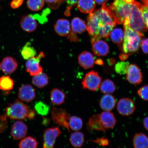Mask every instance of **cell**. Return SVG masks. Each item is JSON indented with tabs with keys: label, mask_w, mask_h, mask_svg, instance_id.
Listing matches in <instances>:
<instances>
[{
	"label": "cell",
	"mask_w": 148,
	"mask_h": 148,
	"mask_svg": "<svg viewBox=\"0 0 148 148\" xmlns=\"http://www.w3.org/2000/svg\"><path fill=\"white\" fill-rule=\"evenodd\" d=\"M102 5L101 8L88 15L87 18V29L92 36L108 38L116 23L106 4Z\"/></svg>",
	"instance_id": "6da1fadb"
},
{
	"label": "cell",
	"mask_w": 148,
	"mask_h": 148,
	"mask_svg": "<svg viewBox=\"0 0 148 148\" xmlns=\"http://www.w3.org/2000/svg\"><path fill=\"white\" fill-rule=\"evenodd\" d=\"M125 29L123 50L124 53L134 52L138 50L141 44L143 35L129 26L126 20L123 23Z\"/></svg>",
	"instance_id": "7a4b0ae2"
},
{
	"label": "cell",
	"mask_w": 148,
	"mask_h": 148,
	"mask_svg": "<svg viewBox=\"0 0 148 148\" xmlns=\"http://www.w3.org/2000/svg\"><path fill=\"white\" fill-rule=\"evenodd\" d=\"M141 3L135 1L132 12L126 20L130 27L134 30L143 35L147 30L142 17L140 5Z\"/></svg>",
	"instance_id": "3957f363"
},
{
	"label": "cell",
	"mask_w": 148,
	"mask_h": 148,
	"mask_svg": "<svg viewBox=\"0 0 148 148\" xmlns=\"http://www.w3.org/2000/svg\"><path fill=\"white\" fill-rule=\"evenodd\" d=\"M29 110V107L23 102L16 99L7 107L5 114L11 119H25L27 118Z\"/></svg>",
	"instance_id": "277c9868"
},
{
	"label": "cell",
	"mask_w": 148,
	"mask_h": 148,
	"mask_svg": "<svg viewBox=\"0 0 148 148\" xmlns=\"http://www.w3.org/2000/svg\"><path fill=\"white\" fill-rule=\"evenodd\" d=\"M51 112L52 119L53 123L66 128L70 132L69 122L71 115L65 109L54 107Z\"/></svg>",
	"instance_id": "5b68a950"
},
{
	"label": "cell",
	"mask_w": 148,
	"mask_h": 148,
	"mask_svg": "<svg viewBox=\"0 0 148 148\" xmlns=\"http://www.w3.org/2000/svg\"><path fill=\"white\" fill-rule=\"evenodd\" d=\"M101 81V77L97 72L92 70L86 73L83 79V88L90 91H96L99 88Z\"/></svg>",
	"instance_id": "8992f818"
},
{
	"label": "cell",
	"mask_w": 148,
	"mask_h": 148,
	"mask_svg": "<svg viewBox=\"0 0 148 148\" xmlns=\"http://www.w3.org/2000/svg\"><path fill=\"white\" fill-rule=\"evenodd\" d=\"M45 56L43 52H41L37 56L28 60L26 63V70L32 76L38 75L42 73V69L40 64V60L45 57Z\"/></svg>",
	"instance_id": "52a82bcc"
},
{
	"label": "cell",
	"mask_w": 148,
	"mask_h": 148,
	"mask_svg": "<svg viewBox=\"0 0 148 148\" xmlns=\"http://www.w3.org/2000/svg\"><path fill=\"white\" fill-rule=\"evenodd\" d=\"M116 109L121 115L129 116L134 113L136 106L133 100L129 98H123L118 101Z\"/></svg>",
	"instance_id": "ba28073f"
},
{
	"label": "cell",
	"mask_w": 148,
	"mask_h": 148,
	"mask_svg": "<svg viewBox=\"0 0 148 148\" xmlns=\"http://www.w3.org/2000/svg\"><path fill=\"white\" fill-rule=\"evenodd\" d=\"M61 134L60 130L58 127L46 129L44 131L43 134V147L53 148L54 147L56 140Z\"/></svg>",
	"instance_id": "9c48e42d"
},
{
	"label": "cell",
	"mask_w": 148,
	"mask_h": 148,
	"mask_svg": "<svg viewBox=\"0 0 148 148\" xmlns=\"http://www.w3.org/2000/svg\"><path fill=\"white\" fill-rule=\"evenodd\" d=\"M126 79L131 84L138 86L141 84L143 76L141 71L136 65H129L126 72Z\"/></svg>",
	"instance_id": "30bf717a"
},
{
	"label": "cell",
	"mask_w": 148,
	"mask_h": 148,
	"mask_svg": "<svg viewBox=\"0 0 148 148\" xmlns=\"http://www.w3.org/2000/svg\"><path fill=\"white\" fill-rule=\"evenodd\" d=\"M91 42L92 50L94 54L99 56H105L109 51V46L106 42L101 40L100 38L92 36Z\"/></svg>",
	"instance_id": "8fae6325"
},
{
	"label": "cell",
	"mask_w": 148,
	"mask_h": 148,
	"mask_svg": "<svg viewBox=\"0 0 148 148\" xmlns=\"http://www.w3.org/2000/svg\"><path fill=\"white\" fill-rule=\"evenodd\" d=\"M18 96L21 101L30 102L36 97V90L31 85H24L19 88Z\"/></svg>",
	"instance_id": "7c38bea8"
},
{
	"label": "cell",
	"mask_w": 148,
	"mask_h": 148,
	"mask_svg": "<svg viewBox=\"0 0 148 148\" xmlns=\"http://www.w3.org/2000/svg\"><path fill=\"white\" fill-rule=\"evenodd\" d=\"M28 128L26 125L21 121H16L12 125L11 134L14 139L20 140L26 136Z\"/></svg>",
	"instance_id": "4fadbf2b"
},
{
	"label": "cell",
	"mask_w": 148,
	"mask_h": 148,
	"mask_svg": "<svg viewBox=\"0 0 148 148\" xmlns=\"http://www.w3.org/2000/svg\"><path fill=\"white\" fill-rule=\"evenodd\" d=\"M18 67V63L15 59L11 56L5 57L0 63V69L7 75L12 74Z\"/></svg>",
	"instance_id": "5bb4252c"
},
{
	"label": "cell",
	"mask_w": 148,
	"mask_h": 148,
	"mask_svg": "<svg viewBox=\"0 0 148 148\" xmlns=\"http://www.w3.org/2000/svg\"><path fill=\"white\" fill-rule=\"evenodd\" d=\"M32 14L23 16L20 22L22 28L25 32L30 33L36 30L38 24Z\"/></svg>",
	"instance_id": "9a60e30c"
},
{
	"label": "cell",
	"mask_w": 148,
	"mask_h": 148,
	"mask_svg": "<svg viewBox=\"0 0 148 148\" xmlns=\"http://www.w3.org/2000/svg\"><path fill=\"white\" fill-rule=\"evenodd\" d=\"M100 116L101 123L105 129H112L115 126L116 120L114 114L110 111H105L101 112Z\"/></svg>",
	"instance_id": "2e32d148"
},
{
	"label": "cell",
	"mask_w": 148,
	"mask_h": 148,
	"mask_svg": "<svg viewBox=\"0 0 148 148\" xmlns=\"http://www.w3.org/2000/svg\"><path fill=\"white\" fill-rule=\"evenodd\" d=\"M86 129L89 132L94 131L106 132V129L103 127L101 123L100 114H94L90 118L87 123Z\"/></svg>",
	"instance_id": "e0dca14e"
},
{
	"label": "cell",
	"mask_w": 148,
	"mask_h": 148,
	"mask_svg": "<svg viewBox=\"0 0 148 148\" xmlns=\"http://www.w3.org/2000/svg\"><path fill=\"white\" fill-rule=\"evenodd\" d=\"M54 28L56 32L62 36H67L71 31L70 22L66 18H61L57 20Z\"/></svg>",
	"instance_id": "ac0fdd59"
},
{
	"label": "cell",
	"mask_w": 148,
	"mask_h": 148,
	"mask_svg": "<svg viewBox=\"0 0 148 148\" xmlns=\"http://www.w3.org/2000/svg\"><path fill=\"white\" fill-rule=\"evenodd\" d=\"M116 101L114 96L110 94H105L99 101L101 108L104 111H110L115 107Z\"/></svg>",
	"instance_id": "d6986e66"
},
{
	"label": "cell",
	"mask_w": 148,
	"mask_h": 148,
	"mask_svg": "<svg viewBox=\"0 0 148 148\" xmlns=\"http://www.w3.org/2000/svg\"><path fill=\"white\" fill-rule=\"evenodd\" d=\"M79 64L85 69L92 68L95 63L94 58L91 53L84 51L80 53L78 58Z\"/></svg>",
	"instance_id": "ffe728a7"
},
{
	"label": "cell",
	"mask_w": 148,
	"mask_h": 148,
	"mask_svg": "<svg viewBox=\"0 0 148 148\" xmlns=\"http://www.w3.org/2000/svg\"><path fill=\"white\" fill-rule=\"evenodd\" d=\"M77 8L81 12L88 14L93 12L96 7L94 0H78Z\"/></svg>",
	"instance_id": "44dd1931"
},
{
	"label": "cell",
	"mask_w": 148,
	"mask_h": 148,
	"mask_svg": "<svg viewBox=\"0 0 148 148\" xmlns=\"http://www.w3.org/2000/svg\"><path fill=\"white\" fill-rule=\"evenodd\" d=\"M66 95L64 92L59 89L55 88L51 92V102L55 106H59L65 103Z\"/></svg>",
	"instance_id": "7402d4cb"
},
{
	"label": "cell",
	"mask_w": 148,
	"mask_h": 148,
	"mask_svg": "<svg viewBox=\"0 0 148 148\" xmlns=\"http://www.w3.org/2000/svg\"><path fill=\"white\" fill-rule=\"evenodd\" d=\"M133 143L135 148H148V136L143 133H137L133 138Z\"/></svg>",
	"instance_id": "603a6c76"
},
{
	"label": "cell",
	"mask_w": 148,
	"mask_h": 148,
	"mask_svg": "<svg viewBox=\"0 0 148 148\" xmlns=\"http://www.w3.org/2000/svg\"><path fill=\"white\" fill-rule=\"evenodd\" d=\"M72 31L73 32L81 34L84 32L87 29V25L84 20L79 17L73 18L71 22Z\"/></svg>",
	"instance_id": "cb8c5ba5"
},
{
	"label": "cell",
	"mask_w": 148,
	"mask_h": 148,
	"mask_svg": "<svg viewBox=\"0 0 148 148\" xmlns=\"http://www.w3.org/2000/svg\"><path fill=\"white\" fill-rule=\"evenodd\" d=\"M84 140V134L82 132L76 131L70 135V141L74 147L78 148L82 147Z\"/></svg>",
	"instance_id": "d4e9b609"
},
{
	"label": "cell",
	"mask_w": 148,
	"mask_h": 148,
	"mask_svg": "<svg viewBox=\"0 0 148 148\" xmlns=\"http://www.w3.org/2000/svg\"><path fill=\"white\" fill-rule=\"evenodd\" d=\"M33 84L38 88L44 87L49 83V78L47 74L42 73L33 76L32 79Z\"/></svg>",
	"instance_id": "484cf974"
},
{
	"label": "cell",
	"mask_w": 148,
	"mask_h": 148,
	"mask_svg": "<svg viewBox=\"0 0 148 148\" xmlns=\"http://www.w3.org/2000/svg\"><path fill=\"white\" fill-rule=\"evenodd\" d=\"M99 88L101 92L104 94L113 93L116 91V88L114 83L109 79L103 80L101 83Z\"/></svg>",
	"instance_id": "4316f807"
},
{
	"label": "cell",
	"mask_w": 148,
	"mask_h": 148,
	"mask_svg": "<svg viewBox=\"0 0 148 148\" xmlns=\"http://www.w3.org/2000/svg\"><path fill=\"white\" fill-rule=\"evenodd\" d=\"M36 49L31 46L30 42H27L25 45L22 48L21 54L23 58L28 60L36 55Z\"/></svg>",
	"instance_id": "83f0119b"
},
{
	"label": "cell",
	"mask_w": 148,
	"mask_h": 148,
	"mask_svg": "<svg viewBox=\"0 0 148 148\" xmlns=\"http://www.w3.org/2000/svg\"><path fill=\"white\" fill-rule=\"evenodd\" d=\"M14 82L9 76H2L0 77V90L9 91L14 88Z\"/></svg>",
	"instance_id": "f1b7e54d"
},
{
	"label": "cell",
	"mask_w": 148,
	"mask_h": 148,
	"mask_svg": "<svg viewBox=\"0 0 148 148\" xmlns=\"http://www.w3.org/2000/svg\"><path fill=\"white\" fill-rule=\"evenodd\" d=\"M38 145V142L36 138L29 136L23 138L18 144V146L20 148H36Z\"/></svg>",
	"instance_id": "f546056e"
},
{
	"label": "cell",
	"mask_w": 148,
	"mask_h": 148,
	"mask_svg": "<svg viewBox=\"0 0 148 148\" xmlns=\"http://www.w3.org/2000/svg\"><path fill=\"white\" fill-rule=\"evenodd\" d=\"M110 35L111 40L114 43L120 44L123 42L124 36V33L122 29H114L112 31Z\"/></svg>",
	"instance_id": "4dcf8cb0"
},
{
	"label": "cell",
	"mask_w": 148,
	"mask_h": 148,
	"mask_svg": "<svg viewBox=\"0 0 148 148\" xmlns=\"http://www.w3.org/2000/svg\"><path fill=\"white\" fill-rule=\"evenodd\" d=\"M69 126L70 129L73 131L79 130L83 127V120L79 116H71L69 120Z\"/></svg>",
	"instance_id": "1f68e13d"
},
{
	"label": "cell",
	"mask_w": 148,
	"mask_h": 148,
	"mask_svg": "<svg viewBox=\"0 0 148 148\" xmlns=\"http://www.w3.org/2000/svg\"><path fill=\"white\" fill-rule=\"evenodd\" d=\"M27 7L31 10L38 11L43 8L44 5V0H27Z\"/></svg>",
	"instance_id": "d6a6232c"
},
{
	"label": "cell",
	"mask_w": 148,
	"mask_h": 148,
	"mask_svg": "<svg viewBox=\"0 0 148 148\" xmlns=\"http://www.w3.org/2000/svg\"><path fill=\"white\" fill-rule=\"evenodd\" d=\"M35 108L39 114L42 116L47 115L49 112V107L43 102L40 101L35 105Z\"/></svg>",
	"instance_id": "836d02e7"
},
{
	"label": "cell",
	"mask_w": 148,
	"mask_h": 148,
	"mask_svg": "<svg viewBox=\"0 0 148 148\" xmlns=\"http://www.w3.org/2000/svg\"><path fill=\"white\" fill-rule=\"evenodd\" d=\"M129 64V62H118L115 66L116 73L120 75H125Z\"/></svg>",
	"instance_id": "e575fe53"
},
{
	"label": "cell",
	"mask_w": 148,
	"mask_h": 148,
	"mask_svg": "<svg viewBox=\"0 0 148 148\" xmlns=\"http://www.w3.org/2000/svg\"><path fill=\"white\" fill-rule=\"evenodd\" d=\"M137 93L144 100L148 101V85L142 86L138 90Z\"/></svg>",
	"instance_id": "d590c367"
},
{
	"label": "cell",
	"mask_w": 148,
	"mask_h": 148,
	"mask_svg": "<svg viewBox=\"0 0 148 148\" xmlns=\"http://www.w3.org/2000/svg\"><path fill=\"white\" fill-rule=\"evenodd\" d=\"M47 3L49 8L53 9L58 8L61 3H64V0H44Z\"/></svg>",
	"instance_id": "8d00e7d4"
},
{
	"label": "cell",
	"mask_w": 148,
	"mask_h": 148,
	"mask_svg": "<svg viewBox=\"0 0 148 148\" xmlns=\"http://www.w3.org/2000/svg\"><path fill=\"white\" fill-rule=\"evenodd\" d=\"M140 9L144 23L148 29V6L143 5L141 3Z\"/></svg>",
	"instance_id": "74e56055"
},
{
	"label": "cell",
	"mask_w": 148,
	"mask_h": 148,
	"mask_svg": "<svg viewBox=\"0 0 148 148\" xmlns=\"http://www.w3.org/2000/svg\"><path fill=\"white\" fill-rule=\"evenodd\" d=\"M94 143L99 144L103 147H107L109 145L110 143V141L107 138L105 137V136L102 137L101 138H97L95 140H90Z\"/></svg>",
	"instance_id": "f35d334b"
},
{
	"label": "cell",
	"mask_w": 148,
	"mask_h": 148,
	"mask_svg": "<svg viewBox=\"0 0 148 148\" xmlns=\"http://www.w3.org/2000/svg\"><path fill=\"white\" fill-rule=\"evenodd\" d=\"M68 5V7L64 12L66 16H70L71 9L77 4L78 0H65Z\"/></svg>",
	"instance_id": "ab89813d"
},
{
	"label": "cell",
	"mask_w": 148,
	"mask_h": 148,
	"mask_svg": "<svg viewBox=\"0 0 148 148\" xmlns=\"http://www.w3.org/2000/svg\"><path fill=\"white\" fill-rule=\"evenodd\" d=\"M6 114L0 116V133H2L8 125Z\"/></svg>",
	"instance_id": "60d3db41"
},
{
	"label": "cell",
	"mask_w": 148,
	"mask_h": 148,
	"mask_svg": "<svg viewBox=\"0 0 148 148\" xmlns=\"http://www.w3.org/2000/svg\"><path fill=\"white\" fill-rule=\"evenodd\" d=\"M24 0H12L10 3V6L14 9H17L23 4Z\"/></svg>",
	"instance_id": "b9f144b4"
},
{
	"label": "cell",
	"mask_w": 148,
	"mask_h": 148,
	"mask_svg": "<svg viewBox=\"0 0 148 148\" xmlns=\"http://www.w3.org/2000/svg\"><path fill=\"white\" fill-rule=\"evenodd\" d=\"M141 47L143 52L148 53V38L141 40Z\"/></svg>",
	"instance_id": "7bdbcfd3"
},
{
	"label": "cell",
	"mask_w": 148,
	"mask_h": 148,
	"mask_svg": "<svg viewBox=\"0 0 148 148\" xmlns=\"http://www.w3.org/2000/svg\"><path fill=\"white\" fill-rule=\"evenodd\" d=\"M68 38L70 40V41L77 42L79 41V39L77 36V35L73 31H70L69 34H68Z\"/></svg>",
	"instance_id": "ee69618b"
},
{
	"label": "cell",
	"mask_w": 148,
	"mask_h": 148,
	"mask_svg": "<svg viewBox=\"0 0 148 148\" xmlns=\"http://www.w3.org/2000/svg\"><path fill=\"white\" fill-rule=\"evenodd\" d=\"M36 110L33 109H29L28 113L27 114V119L33 120L35 119L36 115Z\"/></svg>",
	"instance_id": "f6af8a7d"
},
{
	"label": "cell",
	"mask_w": 148,
	"mask_h": 148,
	"mask_svg": "<svg viewBox=\"0 0 148 148\" xmlns=\"http://www.w3.org/2000/svg\"><path fill=\"white\" fill-rule=\"evenodd\" d=\"M143 125L145 128L148 131V116L145 117L144 119Z\"/></svg>",
	"instance_id": "bcb514c9"
},
{
	"label": "cell",
	"mask_w": 148,
	"mask_h": 148,
	"mask_svg": "<svg viewBox=\"0 0 148 148\" xmlns=\"http://www.w3.org/2000/svg\"><path fill=\"white\" fill-rule=\"evenodd\" d=\"M94 1L98 4L102 5L104 4H106L107 2H108L109 0H94Z\"/></svg>",
	"instance_id": "7dc6e473"
},
{
	"label": "cell",
	"mask_w": 148,
	"mask_h": 148,
	"mask_svg": "<svg viewBox=\"0 0 148 148\" xmlns=\"http://www.w3.org/2000/svg\"><path fill=\"white\" fill-rule=\"evenodd\" d=\"M128 57V55L123 54L120 56L119 58L122 60H127Z\"/></svg>",
	"instance_id": "c3c4849f"
},
{
	"label": "cell",
	"mask_w": 148,
	"mask_h": 148,
	"mask_svg": "<svg viewBox=\"0 0 148 148\" xmlns=\"http://www.w3.org/2000/svg\"><path fill=\"white\" fill-rule=\"evenodd\" d=\"M108 64L112 66L114 65L115 63V60L113 58H110L108 60Z\"/></svg>",
	"instance_id": "681fc988"
},
{
	"label": "cell",
	"mask_w": 148,
	"mask_h": 148,
	"mask_svg": "<svg viewBox=\"0 0 148 148\" xmlns=\"http://www.w3.org/2000/svg\"><path fill=\"white\" fill-rule=\"evenodd\" d=\"M95 63L99 65H102L103 64V61L101 59H98L95 62Z\"/></svg>",
	"instance_id": "f907efd6"
},
{
	"label": "cell",
	"mask_w": 148,
	"mask_h": 148,
	"mask_svg": "<svg viewBox=\"0 0 148 148\" xmlns=\"http://www.w3.org/2000/svg\"><path fill=\"white\" fill-rule=\"evenodd\" d=\"M144 5L148 6V0H141Z\"/></svg>",
	"instance_id": "816d5d0a"
},
{
	"label": "cell",
	"mask_w": 148,
	"mask_h": 148,
	"mask_svg": "<svg viewBox=\"0 0 148 148\" xmlns=\"http://www.w3.org/2000/svg\"><path fill=\"white\" fill-rule=\"evenodd\" d=\"M44 118L43 121V123L44 124V123L46 122L45 124L47 125V124H49V120L47 119V118Z\"/></svg>",
	"instance_id": "f5cc1de1"
},
{
	"label": "cell",
	"mask_w": 148,
	"mask_h": 148,
	"mask_svg": "<svg viewBox=\"0 0 148 148\" xmlns=\"http://www.w3.org/2000/svg\"><path fill=\"white\" fill-rule=\"evenodd\" d=\"M126 3H132L135 1V0H124Z\"/></svg>",
	"instance_id": "db71d44e"
}]
</instances>
